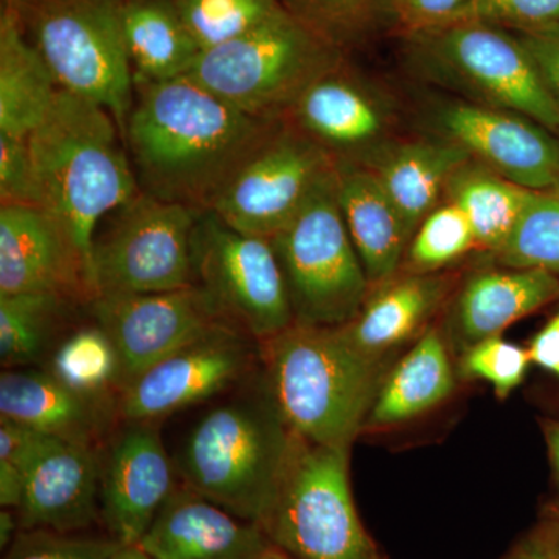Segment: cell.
<instances>
[{
  "instance_id": "cell-1",
  "label": "cell",
  "mask_w": 559,
  "mask_h": 559,
  "mask_svg": "<svg viewBox=\"0 0 559 559\" xmlns=\"http://www.w3.org/2000/svg\"><path fill=\"white\" fill-rule=\"evenodd\" d=\"M280 121L248 116L183 75L135 84L123 139L140 190L202 213Z\"/></svg>"
},
{
  "instance_id": "cell-2",
  "label": "cell",
  "mask_w": 559,
  "mask_h": 559,
  "mask_svg": "<svg viewBox=\"0 0 559 559\" xmlns=\"http://www.w3.org/2000/svg\"><path fill=\"white\" fill-rule=\"evenodd\" d=\"M27 142L39 207L60 224L92 271L102 221L140 193L119 123L98 103L61 90Z\"/></svg>"
},
{
  "instance_id": "cell-3",
  "label": "cell",
  "mask_w": 559,
  "mask_h": 559,
  "mask_svg": "<svg viewBox=\"0 0 559 559\" xmlns=\"http://www.w3.org/2000/svg\"><path fill=\"white\" fill-rule=\"evenodd\" d=\"M260 347L270 400L290 432L349 451L380 390V359L341 329L297 322Z\"/></svg>"
},
{
  "instance_id": "cell-4",
  "label": "cell",
  "mask_w": 559,
  "mask_h": 559,
  "mask_svg": "<svg viewBox=\"0 0 559 559\" xmlns=\"http://www.w3.org/2000/svg\"><path fill=\"white\" fill-rule=\"evenodd\" d=\"M294 433L272 401H234L213 407L182 444L176 471L183 485L241 520L263 525Z\"/></svg>"
},
{
  "instance_id": "cell-5",
  "label": "cell",
  "mask_w": 559,
  "mask_h": 559,
  "mask_svg": "<svg viewBox=\"0 0 559 559\" xmlns=\"http://www.w3.org/2000/svg\"><path fill=\"white\" fill-rule=\"evenodd\" d=\"M344 60V51L283 10L240 38L201 51L187 75L248 116L280 121L312 81Z\"/></svg>"
},
{
  "instance_id": "cell-6",
  "label": "cell",
  "mask_w": 559,
  "mask_h": 559,
  "mask_svg": "<svg viewBox=\"0 0 559 559\" xmlns=\"http://www.w3.org/2000/svg\"><path fill=\"white\" fill-rule=\"evenodd\" d=\"M58 86L112 114L121 134L134 75L121 33V0H3Z\"/></svg>"
},
{
  "instance_id": "cell-7",
  "label": "cell",
  "mask_w": 559,
  "mask_h": 559,
  "mask_svg": "<svg viewBox=\"0 0 559 559\" xmlns=\"http://www.w3.org/2000/svg\"><path fill=\"white\" fill-rule=\"evenodd\" d=\"M270 240L285 277L294 322L340 329L356 318L371 285L342 216L336 167Z\"/></svg>"
},
{
  "instance_id": "cell-8",
  "label": "cell",
  "mask_w": 559,
  "mask_h": 559,
  "mask_svg": "<svg viewBox=\"0 0 559 559\" xmlns=\"http://www.w3.org/2000/svg\"><path fill=\"white\" fill-rule=\"evenodd\" d=\"M415 64L465 100L522 114L559 135V109L516 33L480 21L404 35Z\"/></svg>"
},
{
  "instance_id": "cell-9",
  "label": "cell",
  "mask_w": 559,
  "mask_h": 559,
  "mask_svg": "<svg viewBox=\"0 0 559 559\" xmlns=\"http://www.w3.org/2000/svg\"><path fill=\"white\" fill-rule=\"evenodd\" d=\"M261 527L293 559H380L353 502L348 451L297 436Z\"/></svg>"
},
{
  "instance_id": "cell-10",
  "label": "cell",
  "mask_w": 559,
  "mask_h": 559,
  "mask_svg": "<svg viewBox=\"0 0 559 559\" xmlns=\"http://www.w3.org/2000/svg\"><path fill=\"white\" fill-rule=\"evenodd\" d=\"M200 213L142 190L110 212L92 249L97 297L193 286L191 238Z\"/></svg>"
},
{
  "instance_id": "cell-11",
  "label": "cell",
  "mask_w": 559,
  "mask_h": 559,
  "mask_svg": "<svg viewBox=\"0 0 559 559\" xmlns=\"http://www.w3.org/2000/svg\"><path fill=\"white\" fill-rule=\"evenodd\" d=\"M191 260L194 285L246 336L260 344L293 325L288 289L270 238L242 234L215 213L202 212Z\"/></svg>"
},
{
  "instance_id": "cell-12",
  "label": "cell",
  "mask_w": 559,
  "mask_h": 559,
  "mask_svg": "<svg viewBox=\"0 0 559 559\" xmlns=\"http://www.w3.org/2000/svg\"><path fill=\"white\" fill-rule=\"evenodd\" d=\"M334 167L322 146L282 120L242 162L210 212L242 234L272 238Z\"/></svg>"
},
{
  "instance_id": "cell-13",
  "label": "cell",
  "mask_w": 559,
  "mask_h": 559,
  "mask_svg": "<svg viewBox=\"0 0 559 559\" xmlns=\"http://www.w3.org/2000/svg\"><path fill=\"white\" fill-rule=\"evenodd\" d=\"M87 310L116 347L119 393L178 349L216 331L235 329L197 285L165 293L98 296Z\"/></svg>"
},
{
  "instance_id": "cell-14",
  "label": "cell",
  "mask_w": 559,
  "mask_h": 559,
  "mask_svg": "<svg viewBox=\"0 0 559 559\" xmlns=\"http://www.w3.org/2000/svg\"><path fill=\"white\" fill-rule=\"evenodd\" d=\"M432 134L457 143L471 159L528 190L559 189V135L511 110L460 98L426 109Z\"/></svg>"
},
{
  "instance_id": "cell-15",
  "label": "cell",
  "mask_w": 559,
  "mask_h": 559,
  "mask_svg": "<svg viewBox=\"0 0 559 559\" xmlns=\"http://www.w3.org/2000/svg\"><path fill=\"white\" fill-rule=\"evenodd\" d=\"M336 162L367 164L395 140L396 114L347 58L312 81L285 119Z\"/></svg>"
},
{
  "instance_id": "cell-16",
  "label": "cell",
  "mask_w": 559,
  "mask_h": 559,
  "mask_svg": "<svg viewBox=\"0 0 559 559\" xmlns=\"http://www.w3.org/2000/svg\"><path fill=\"white\" fill-rule=\"evenodd\" d=\"M249 336L224 329L178 349L120 390L119 412L127 421H148L212 399L248 373Z\"/></svg>"
},
{
  "instance_id": "cell-17",
  "label": "cell",
  "mask_w": 559,
  "mask_h": 559,
  "mask_svg": "<svg viewBox=\"0 0 559 559\" xmlns=\"http://www.w3.org/2000/svg\"><path fill=\"white\" fill-rule=\"evenodd\" d=\"M176 465L154 423L127 421L102 455L100 521L121 546H138L175 491Z\"/></svg>"
},
{
  "instance_id": "cell-18",
  "label": "cell",
  "mask_w": 559,
  "mask_h": 559,
  "mask_svg": "<svg viewBox=\"0 0 559 559\" xmlns=\"http://www.w3.org/2000/svg\"><path fill=\"white\" fill-rule=\"evenodd\" d=\"M50 293L87 307L97 297L80 250L38 205H0V294Z\"/></svg>"
},
{
  "instance_id": "cell-19",
  "label": "cell",
  "mask_w": 559,
  "mask_h": 559,
  "mask_svg": "<svg viewBox=\"0 0 559 559\" xmlns=\"http://www.w3.org/2000/svg\"><path fill=\"white\" fill-rule=\"evenodd\" d=\"M271 544L261 525L182 485L138 546L151 559H260Z\"/></svg>"
},
{
  "instance_id": "cell-20",
  "label": "cell",
  "mask_w": 559,
  "mask_h": 559,
  "mask_svg": "<svg viewBox=\"0 0 559 559\" xmlns=\"http://www.w3.org/2000/svg\"><path fill=\"white\" fill-rule=\"evenodd\" d=\"M98 447L55 440L25 474L21 530L81 533L100 521Z\"/></svg>"
},
{
  "instance_id": "cell-21",
  "label": "cell",
  "mask_w": 559,
  "mask_h": 559,
  "mask_svg": "<svg viewBox=\"0 0 559 559\" xmlns=\"http://www.w3.org/2000/svg\"><path fill=\"white\" fill-rule=\"evenodd\" d=\"M0 417L70 443L98 447L106 426L103 400L70 389L50 370L3 369Z\"/></svg>"
},
{
  "instance_id": "cell-22",
  "label": "cell",
  "mask_w": 559,
  "mask_h": 559,
  "mask_svg": "<svg viewBox=\"0 0 559 559\" xmlns=\"http://www.w3.org/2000/svg\"><path fill=\"white\" fill-rule=\"evenodd\" d=\"M471 156L457 143L430 138L390 142L366 165L393 202L412 240L419 224L443 202L448 182Z\"/></svg>"
},
{
  "instance_id": "cell-23",
  "label": "cell",
  "mask_w": 559,
  "mask_h": 559,
  "mask_svg": "<svg viewBox=\"0 0 559 559\" xmlns=\"http://www.w3.org/2000/svg\"><path fill=\"white\" fill-rule=\"evenodd\" d=\"M557 299L559 277L550 272L513 267L479 271L460 289L452 307L451 325L468 348L500 336L518 320Z\"/></svg>"
},
{
  "instance_id": "cell-24",
  "label": "cell",
  "mask_w": 559,
  "mask_h": 559,
  "mask_svg": "<svg viewBox=\"0 0 559 559\" xmlns=\"http://www.w3.org/2000/svg\"><path fill=\"white\" fill-rule=\"evenodd\" d=\"M337 201L371 288L399 271L411 238L377 176L362 165L336 162Z\"/></svg>"
},
{
  "instance_id": "cell-25",
  "label": "cell",
  "mask_w": 559,
  "mask_h": 559,
  "mask_svg": "<svg viewBox=\"0 0 559 559\" xmlns=\"http://www.w3.org/2000/svg\"><path fill=\"white\" fill-rule=\"evenodd\" d=\"M450 288V278L439 274L389 280L371 289L356 318L340 329L360 352L380 359L428 322Z\"/></svg>"
},
{
  "instance_id": "cell-26",
  "label": "cell",
  "mask_w": 559,
  "mask_h": 559,
  "mask_svg": "<svg viewBox=\"0 0 559 559\" xmlns=\"http://www.w3.org/2000/svg\"><path fill=\"white\" fill-rule=\"evenodd\" d=\"M121 33L134 86L187 75L202 51L175 0H121Z\"/></svg>"
},
{
  "instance_id": "cell-27",
  "label": "cell",
  "mask_w": 559,
  "mask_h": 559,
  "mask_svg": "<svg viewBox=\"0 0 559 559\" xmlns=\"http://www.w3.org/2000/svg\"><path fill=\"white\" fill-rule=\"evenodd\" d=\"M53 73L25 36L13 11L0 13V134L27 139L57 100Z\"/></svg>"
},
{
  "instance_id": "cell-28",
  "label": "cell",
  "mask_w": 559,
  "mask_h": 559,
  "mask_svg": "<svg viewBox=\"0 0 559 559\" xmlns=\"http://www.w3.org/2000/svg\"><path fill=\"white\" fill-rule=\"evenodd\" d=\"M454 371L440 331L429 329L382 382L367 426H393L419 417L450 396Z\"/></svg>"
},
{
  "instance_id": "cell-29",
  "label": "cell",
  "mask_w": 559,
  "mask_h": 559,
  "mask_svg": "<svg viewBox=\"0 0 559 559\" xmlns=\"http://www.w3.org/2000/svg\"><path fill=\"white\" fill-rule=\"evenodd\" d=\"M533 190L471 159L452 175L443 201L457 205L476 237L477 249L498 252L516 227Z\"/></svg>"
},
{
  "instance_id": "cell-30",
  "label": "cell",
  "mask_w": 559,
  "mask_h": 559,
  "mask_svg": "<svg viewBox=\"0 0 559 559\" xmlns=\"http://www.w3.org/2000/svg\"><path fill=\"white\" fill-rule=\"evenodd\" d=\"M75 301L50 293L0 294V360L3 369L28 367L49 348Z\"/></svg>"
},
{
  "instance_id": "cell-31",
  "label": "cell",
  "mask_w": 559,
  "mask_h": 559,
  "mask_svg": "<svg viewBox=\"0 0 559 559\" xmlns=\"http://www.w3.org/2000/svg\"><path fill=\"white\" fill-rule=\"evenodd\" d=\"M282 5L345 55L384 28L395 27L393 0H282Z\"/></svg>"
},
{
  "instance_id": "cell-32",
  "label": "cell",
  "mask_w": 559,
  "mask_h": 559,
  "mask_svg": "<svg viewBox=\"0 0 559 559\" xmlns=\"http://www.w3.org/2000/svg\"><path fill=\"white\" fill-rule=\"evenodd\" d=\"M47 370L91 399L105 400L112 389L119 392V356L97 323L66 337L55 349Z\"/></svg>"
},
{
  "instance_id": "cell-33",
  "label": "cell",
  "mask_w": 559,
  "mask_h": 559,
  "mask_svg": "<svg viewBox=\"0 0 559 559\" xmlns=\"http://www.w3.org/2000/svg\"><path fill=\"white\" fill-rule=\"evenodd\" d=\"M492 259L502 267L546 271L559 277V189L533 190L509 240Z\"/></svg>"
},
{
  "instance_id": "cell-34",
  "label": "cell",
  "mask_w": 559,
  "mask_h": 559,
  "mask_svg": "<svg viewBox=\"0 0 559 559\" xmlns=\"http://www.w3.org/2000/svg\"><path fill=\"white\" fill-rule=\"evenodd\" d=\"M202 51L240 38L283 11L282 0H175Z\"/></svg>"
},
{
  "instance_id": "cell-35",
  "label": "cell",
  "mask_w": 559,
  "mask_h": 559,
  "mask_svg": "<svg viewBox=\"0 0 559 559\" xmlns=\"http://www.w3.org/2000/svg\"><path fill=\"white\" fill-rule=\"evenodd\" d=\"M473 249H477L476 237L465 213L443 201L419 224L409 242L407 261L414 274H433Z\"/></svg>"
},
{
  "instance_id": "cell-36",
  "label": "cell",
  "mask_w": 559,
  "mask_h": 559,
  "mask_svg": "<svg viewBox=\"0 0 559 559\" xmlns=\"http://www.w3.org/2000/svg\"><path fill=\"white\" fill-rule=\"evenodd\" d=\"M530 362L527 348L496 336L466 348L460 373L469 380L489 382L496 395L506 400L524 381Z\"/></svg>"
},
{
  "instance_id": "cell-37",
  "label": "cell",
  "mask_w": 559,
  "mask_h": 559,
  "mask_svg": "<svg viewBox=\"0 0 559 559\" xmlns=\"http://www.w3.org/2000/svg\"><path fill=\"white\" fill-rule=\"evenodd\" d=\"M121 549L110 536H86L55 530H20L3 559H110Z\"/></svg>"
},
{
  "instance_id": "cell-38",
  "label": "cell",
  "mask_w": 559,
  "mask_h": 559,
  "mask_svg": "<svg viewBox=\"0 0 559 559\" xmlns=\"http://www.w3.org/2000/svg\"><path fill=\"white\" fill-rule=\"evenodd\" d=\"M0 205H38L39 191L27 139L0 134Z\"/></svg>"
},
{
  "instance_id": "cell-39",
  "label": "cell",
  "mask_w": 559,
  "mask_h": 559,
  "mask_svg": "<svg viewBox=\"0 0 559 559\" xmlns=\"http://www.w3.org/2000/svg\"><path fill=\"white\" fill-rule=\"evenodd\" d=\"M474 21L510 32H532L559 25V0H479Z\"/></svg>"
},
{
  "instance_id": "cell-40",
  "label": "cell",
  "mask_w": 559,
  "mask_h": 559,
  "mask_svg": "<svg viewBox=\"0 0 559 559\" xmlns=\"http://www.w3.org/2000/svg\"><path fill=\"white\" fill-rule=\"evenodd\" d=\"M479 0H393V20L403 35L474 21Z\"/></svg>"
},
{
  "instance_id": "cell-41",
  "label": "cell",
  "mask_w": 559,
  "mask_h": 559,
  "mask_svg": "<svg viewBox=\"0 0 559 559\" xmlns=\"http://www.w3.org/2000/svg\"><path fill=\"white\" fill-rule=\"evenodd\" d=\"M55 440L58 439L13 419L0 417V460L13 463L25 474Z\"/></svg>"
},
{
  "instance_id": "cell-42",
  "label": "cell",
  "mask_w": 559,
  "mask_h": 559,
  "mask_svg": "<svg viewBox=\"0 0 559 559\" xmlns=\"http://www.w3.org/2000/svg\"><path fill=\"white\" fill-rule=\"evenodd\" d=\"M530 51L559 109V25L532 32H513Z\"/></svg>"
},
{
  "instance_id": "cell-43",
  "label": "cell",
  "mask_w": 559,
  "mask_h": 559,
  "mask_svg": "<svg viewBox=\"0 0 559 559\" xmlns=\"http://www.w3.org/2000/svg\"><path fill=\"white\" fill-rule=\"evenodd\" d=\"M527 352L533 364L559 378V310L546 326L535 334Z\"/></svg>"
},
{
  "instance_id": "cell-44",
  "label": "cell",
  "mask_w": 559,
  "mask_h": 559,
  "mask_svg": "<svg viewBox=\"0 0 559 559\" xmlns=\"http://www.w3.org/2000/svg\"><path fill=\"white\" fill-rule=\"evenodd\" d=\"M25 473L7 460H0V506L17 510L24 499Z\"/></svg>"
},
{
  "instance_id": "cell-45",
  "label": "cell",
  "mask_w": 559,
  "mask_h": 559,
  "mask_svg": "<svg viewBox=\"0 0 559 559\" xmlns=\"http://www.w3.org/2000/svg\"><path fill=\"white\" fill-rule=\"evenodd\" d=\"M551 540L533 538L525 540L518 549L511 551L506 559H547L550 554Z\"/></svg>"
},
{
  "instance_id": "cell-46",
  "label": "cell",
  "mask_w": 559,
  "mask_h": 559,
  "mask_svg": "<svg viewBox=\"0 0 559 559\" xmlns=\"http://www.w3.org/2000/svg\"><path fill=\"white\" fill-rule=\"evenodd\" d=\"M20 530L21 524L17 511L2 509L0 511V547H2V550L9 549Z\"/></svg>"
},
{
  "instance_id": "cell-47",
  "label": "cell",
  "mask_w": 559,
  "mask_h": 559,
  "mask_svg": "<svg viewBox=\"0 0 559 559\" xmlns=\"http://www.w3.org/2000/svg\"><path fill=\"white\" fill-rule=\"evenodd\" d=\"M547 443H549L551 462L559 474V425L550 426L547 429Z\"/></svg>"
},
{
  "instance_id": "cell-48",
  "label": "cell",
  "mask_w": 559,
  "mask_h": 559,
  "mask_svg": "<svg viewBox=\"0 0 559 559\" xmlns=\"http://www.w3.org/2000/svg\"><path fill=\"white\" fill-rule=\"evenodd\" d=\"M110 559H151L139 546H121Z\"/></svg>"
},
{
  "instance_id": "cell-49",
  "label": "cell",
  "mask_w": 559,
  "mask_h": 559,
  "mask_svg": "<svg viewBox=\"0 0 559 559\" xmlns=\"http://www.w3.org/2000/svg\"><path fill=\"white\" fill-rule=\"evenodd\" d=\"M260 559H293L289 557L288 554H285L282 549H278L277 546H274V544H271L270 549L264 551L263 555H261Z\"/></svg>"
},
{
  "instance_id": "cell-50",
  "label": "cell",
  "mask_w": 559,
  "mask_h": 559,
  "mask_svg": "<svg viewBox=\"0 0 559 559\" xmlns=\"http://www.w3.org/2000/svg\"><path fill=\"white\" fill-rule=\"evenodd\" d=\"M547 559H559V543H555V540H551L550 554L549 558Z\"/></svg>"
},
{
  "instance_id": "cell-51",
  "label": "cell",
  "mask_w": 559,
  "mask_h": 559,
  "mask_svg": "<svg viewBox=\"0 0 559 559\" xmlns=\"http://www.w3.org/2000/svg\"><path fill=\"white\" fill-rule=\"evenodd\" d=\"M558 513H559V510H558Z\"/></svg>"
},
{
  "instance_id": "cell-52",
  "label": "cell",
  "mask_w": 559,
  "mask_h": 559,
  "mask_svg": "<svg viewBox=\"0 0 559 559\" xmlns=\"http://www.w3.org/2000/svg\"><path fill=\"white\" fill-rule=\"evenodd\" d=\"M2 2H3V0H2Z\"/></svg>"
}]
</instances>
